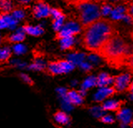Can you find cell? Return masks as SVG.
<instances>
[{
  "label": "cell",
  "mask_w": 133,
  "mask_h": 128,
  "mask_svg": "<svg viewBox=\"0 0 133 128\" xmlns=\"http://www.w3.org/2000/svg\"><path fill=\"white\" fill-rule=\"evenodd\" d=\"M28 68L30 70H34V71H37V72H43L46 71L47 65L40 60H36L31 65L28 66Z\"/></svg>",
  "instance_id": "23"
},
{
  "label": "cell",
  "mask_w": 133,
  "mask_h": 128,
  "mask_svg": "<svg viewBox=\"0 0 133 128\" xmlns=\"http://www.w3.org/2000/svg\"><path fill=\"white\" fill-rule=\"evenodd\" d=\"M116 119L124 125H131L132 122V111L128 107H120L116 113Z\"/></svg>",
  "instance_id": "7"
},
{
  "label": "cell",
  "mask_w": 133,
  "mask_h": 128,
  "mask_svg": "<svg viewBox=\"0 0 133 128\" xmlns=\"http://www.w3.org/2000/svg\"><path fill=\"white\" fill-rule=\"evenodd\" d=\"M120 128H131L130 125H124V124H121Z\"/></svg>",
  "instance_id": "38"
},
{
  "label": "cell",
  "mask_w": 133,
  "mask_h": 128,
  "mask_svg": "<svg viewBox=\"0 0 133 128\" xmlns=\"http://www.w3.org/2000/svg\"><path fill=\"white\" fill-rule=\"evenodd\" d=\"M11 15L12 16V18H15L16 20H18V21L23 19L25 17L24 12L20 9H14L11 13Z\"/></svg>",
  "instance_id": "29"
},
{
  "label": "cell",
  "mask_w": 133,
  "mask_h": 128,
  "mask_svg": "<svg viewBox=\"0 0 133 128\" xmlns=\"http://www.w3.org/2000/svg\"><path fill=\"white\" fill-rule=\"evenodd\" d=\"M79 66H80L81 68L84 72H89V71H91V69L92 68V66L88 63H86V62H84V61H83L82 63H80Z\"/></svg>",
  "instance_id": "35"
},
{
  "label": "cell",
  "mask_w": 133,
  "mask_h": 128,
  "mask_svg": "<svg viewBox=\"0 0 133 128\" xmlns=\"http://www.w3.org/2000/svg\"><path fill=\"white\" fill-rule=\"evenodd\" d=\"M93 1L96 2V3H102L104 0H93Z\"/></svg>",
  "instance_id": "40"
},
{
  "label": "cell",
  "mask_w": 133,
  "mask_h": 128,
  "mask_svg": "<svg viewBox=\"0 0 133 128\" xmlns=\"http://www.w3.org/2000/svg\"><path fill=\"white\" fill-rule=\"evenodd\" d=\"M129 1H131V2H132V0H129Z\"/></svg>",
  "instance_id": "42"
},
{
  "label": "cell",
  "mask_w": 133,
  "mask_h": 128,
  "mask_svg": "<svg viewBox=\"0 0 133 128\" xmlns=\"http://www.w3.org/2000/svg\"><path fill=\"white\" fill-rule=\"evenodd\" d=\"M55 122L61 126H69L71 123V117L68 113L65 112L63 111H57L53 116Z\"/></svg>",
  "instance_id": "14"
},
{
  "label": "cell",
  "mask_w": 133,
  "mask_h": 128,
  "mask_svg": "<svg viewBox=\"0 0 133 128\" xmlns=\"http://www.w3.org/2000/svg\"><path fill=\"white\" fill-rule=\"evenodd\" d=\"M36 5L32 8V16L37 19L51 17V8L43 0H34Z\"/></svg>",
  "instance_id": "4"
},
{
  "label": "cell",
  "mask_w": 133,
  "mask_h": 128,
  "mask_svg": "<svg viewBox=\"0 0 133 128\" xmlns=\"http://www.w3.org/2000/svg\"><path fill=\"white\" fill-rule=\"evenodd\" d=\"M71 85H72V86H77V81H73V82H72V83H71Z\"/></svg>",
  "instance_id": "39"
},
{
  "label": "cell",
  "mask_w": 133,
  "mask_h": 128,
  "mask_svg": "<svg viewBox=\"0 0 133 128\" xmlns=\"http://www.w3.org/2000/svg\"><path fill=\"white\" fill-rule=\"evenodd\" d=\"M100 119H101V121L103 123H106V124H111L115 122V117L113 116L111 114H107V113L104 114Z\"/></svg>",
  "instance_id": "32"
},
{
  "label": "cell",
  "mask_w": 133,
  "mask_h": 128,
  "mask_svg": "<svg viewBox=\"0 0 133 128\" xmlns=\"http://www.w3.org/2000/svg\"><path fill=\"white\" fill-rule=\"evenodd\" d=\"M12 57V51L9 48H5L0 49V62L1 63H7Z\"/></svg>",
  "instance_id": "25"
},
{
  "label": "cell",
  "mask_w": 133,
  "mask_h": 128,
  "mask_svg": "<svg viewBox=\"0 0 133 128\" xmlns=\"http://www.w3.org/2000/svg\"><path fill=\"white\" fill-rule=\"evenodd\" d=\"M20 77H21V79L25 82V83H27L30 86H32L33 84H34V82H33V81L32 80V78L26 73H21Z\"/></svg>",
  "instance_id": "34"
},
{
  "label": "cell",
  "mask_w": 133,
  "mask_h": 128,
  "mask_svg": "<svg viewBox=\"0 0 133 128\" xmlns=\"http://www.w3.org/2000/svg\"><path fill=\"white\" fill-rule=\"evenodd\" d=\"M51 17L52 18H66V15L59 9H51Z\"/></svg>",
  "instance_id": "31"
},
{
  "label": "cell",
  "mask_w": 133,
  "mask_h": 128,
  "mask_svg": "<svg viewBox=\"0 0 133 128\" xmlns=\"http://www.w3.org/2000/svg\"><path fill=\"white\" fill-rule=\"evenodd\" d=\"M62 1H63L66 5H72L76 8L82 4H84V3L93 1V0H62Z\"/></svg>",
  "instance_id": "28"
},
{
  "label": "cell",
  "mask_w": 133,
  "mask_h": 128,
  "mask_svg": "<svg viewBox=\"0 0 133 128\" xmlns=\"http://www.w3.org/2000/svg\"><path fill=\"white\" fill-rule=\"evenodd\" d=\"M131 73H122L120 75L114 77L113 80V87L116 92H122L124 91H127L128 86L131 83Z\"/></svg>",
  "instance_id": "5"
},
{
  "label": "cell",
  "mask_w": 133,
  "mask_h": 128,
  "mask_svg": "<svg viewBox=\"0 0 133 128\" xmlns=\"http://www.w3.org/2000/svg\"><path fill=\"white\" fill-rule=\"evenodd\" d=\"M75 36H77L76 33L73 32L72 30H70L68 28H62L58 32H56L55 39L61 40V39L66 38H74Z\"/></svg>",
  "instance_id": "17"
},
{
  "label": "cell",
  "mask_w": 133,
  "mask_h": 128,
  "mask_svg": "<svg viewBox=\"0 0 133 128\" xmlns=\"http://www.w3.org/2000/svg\"><path fill=\"white\" fill-rule=\"evenodd\" d=\"M22 29L25 32V34H28L34 37H39L44 33V29L40 25L33 27L31 25H28V24H25V25L22 27Z\"/></svg>",
  "instance_id": "13"
},
{
  "label": "cell",
  "mask_w": 133,
  "mask_h": 128,
  "mask_svg": "<svg viewBox=\"0 0 133 128\" xmlns=\"http://www.w3.org/2000/svg\"><path fill=\"white\" fill-rule=\"evenodd\" d=\"M97 77V86L99 87L102 86H110L113 84L114 77H111L107 72H101Z\"/></svg>",
  "instance_id": "11"
},
{
  "label": "cell",
  "mask_w": 133,
  "mask_h": 128,
  "mask_svg": "<svg viewBox=\"0 0 133 128\" xmlns=\"http://www.w3.org/2000/svg\"><path fill=\"white\" fill-rule=\"evenodd\" d=\"M60 98H61V108H62V110L66 113L71 112V111L73 110L74 106L69 102L68 97H66V96H63V97H61Z\"/></svg>",
  "instance_id": "20"
},
{
  "label": "cell",
  "mask_w": 133,
  "mask_h": 128,
  "mask_svg": "<svg viewBox=\"0 0 133 128\" xmlns=\"http://www.w3.org/2000/svg\"><path fill=\"white\" fill-rule=\"evenodd\" d=\"M81 45L86 50L97 55L112 36L118 32L117 23L102 17L82 30Z\"/></svg>",
  "instance_id": "1"
},
{
  "label": "cell",
  "mask_w": 133,
  "mask_h": 128,
  "mask_svg": "<svg viewBox=\"0 0 133 128\" xmlns=\"http://www.w3.org/2000/svg\"><path fill=\"white\" fill-rule=\"evenodd\" d=\"M14 9L12 0H0V16L11 14Z\"/></svg>",
  "instance_id": "15"
},
{
  "label": "cell",
  "mask_w": 133,
  "mask_h": 128,
  "mask_svg": "<svg viewBox=\"0 0 133 128\" xmlns=\"http://www.w3.org/2000/svg\"><path fill=\"white\" fill-rule=\"evenodd\" d=\"M46 71H47L49 74H51V75H53V76L63 74L58 61L48 62V65H47V68H46Z\"/></svg>",
  "instance_id": "16"
},
{
  "label": "cell",
  "mask_w": 133,
  "mask_h": 128,
  "mask_svg": "<svg viewBox=\"0 0 133 128\" xmlns=\"http://www.w3.org/2000/svg\"><path fill=\"white\" fill-rule=\"evenodd\" d=\"M116 92V90L113 86H102L99 87V89L94 93L93 95V101L95 102L101 103L106 99L110 98L111 96H113Z\"/></svg>",
  "instance_id": "6"
},
{
  "label": "cell",
  "mask_w": 133,
  "mask_h": 128,
  "mask_svg": "<svg viewBox=\"0 0 133 128\" xmlns=\"http://www.w3.org/2000/svg\"><path fill=\"white\" fill-rule=\"evenodd\" d=\"M12 51L16 54H23L25 52H26V48H25L24 45L20 44V43H17L15 46L12 48Z\"/></svg>",
  "instance_id": "33"
},
{
  "label": "cell",
  "mask_w": 133,
  "mask_h": 128,
  "mask_svg": "<svg viewBox=\"0 0 133 128\" xmlns=\"http://www.w3.org/2000/svg\"><path fill=\"white\" fill-rule=\"evenodd\" d=\"M103 3H107L111 4L112 7H115L116 5H119V4H127L129 3H131V1L129 0H104Z\"/></svg>",
  "instance_id": "30"
},
{
  "label": "cell",
  "mask_w": 133,
  "mask_h": 128,
  "mask_svg": "<svg viewBox=\"0 0 133 128\" xmlns=\"http://www.w3.org/2000/svg\"><path fill=\"white\" fill-rule=\"evenodd\" d=\"M100 5L101 3L91 1L76 7L77 12V22L79 23L82 30L91 23L102 17L101 14Z\"/></svg>",
  "instance_id": "3"
},
{
  "label": "cell",
  "mask_w": 133,
  "mask_h": 128,
  "mask_svg": "<svg viewBox=\"0 0 133 128\" xmlns=\"http://www.w3.org/2000/svg\"><path fill=\"white\" fill-rule=\"evenodd\" d=\"M97 56L114 68H120L122 65L132 66L131 46L120 35L119 32L107 41Z\"/></svg>",
  "instance_id": "2"
},
{
  "label": "cell",
  "mask_w": 133,
  "mask_h": 128,
  "mask_svg": "<svg viewBox=\"0 0 133 128\" xmlns=\"http://www.w3.org/2000/svg\"><path fill=\"white\" fill-rule=\"evenodd\" d=\"M2 42V38H1V36H0V43Z\"/></svg>",
  "instance_id": "41"
},
{
  "label": "cell",
  "mask_w": 133,
  "mask_h": 128,
  "mask_svg": "<svg viewBox=\"0 0 133 128\" xmlns=\"http://www.w3.org/2000/svg\"><path fill=\"white\" fill-rule=\"evenodd\" d=\"M86 55L83 54V53H75V54L70 55L69 57V61H71L72 63L76 66V65H80V63H82L83 61H84Z\"/></svg>",
  "instance_id": "24"
},
{
  "label": "cell",
  "mask_w": 133,
  "mask_h": 128,
  "mask_svg": "<svg viewBox=\"0 0 133 128\" xmlns=\"http://www.w3.org/2000/svg\"><path fill=\"white\" fill-rule=\"evenodd\" d=\"M127 14V6L125 4H119L113 7L111 13V19L114 21L124 19L125 16Z\"/></svg>",
  "instance_id": "8"
},
{
  "label": "cell",
  "mask_w": 133,
  "mask_h": 128,
  "mask_svg": "<svg viewBox=\"0 0 133 128\" xmlns=\"http://www.w3.org/2000/svg\"><path fill=\"white\" fill-rule=\"evenodd\" d=\"M57 92L58 94V96L60 97H63L66 95V92H68V89L65 88V87H58L57 89Z\"/></svg>",
  "instance_id": "36"
},
{
  "label": "cell",
  "mask_w": 133,
  "mask_h": 128,
  "mask_svg": "<svg viewBox=\"0 0 133 128\" xmlns=\"http://www.w3.org/2000/svg\"><path fill=\"white\" fill-rule=\"evenodd\" d=\"M66 18H52V27L55 32H58L62 28L64 24V20Z\"/></svg>",
  "instance_id": "27"
},
{
  "label": "cell",
  "mask_w": 133,
  "mask_h": 128,
  "mask_svg": "<svg viewBox=\"0 0 133 128\" xmlns=\"http://www.w3.org/2000/svg\"><path fill=\"white\" fill-rule=\"evenodd\" d=\"M112 9H113V7L107 3H101V5H100L101 14L102 17H107V16L110 15L112 11Z\"/></svg>",
  "instance_id": "26"
},
{
  "label": "cell",
  "mask_w": 133,
  "mask_h": 128,
  "mask_svg": "<svg viewBox=\"0 0 133 128\" xmlns=\"http://www.w3.org/2000/svg\"><path fill=\"white\" fill-rule=\"evenodd\" d=\"M102 106L105 111H116L122 106V102L116 99L107 98L102 102Z\"/></svg>",
  "instance_id": "9"
},
{
  "label": "cell",
  "mask_w": 133,
  "mask_h": 128,
  "mask_svg": "<svg viewBox=\"0 0 133 128\" xmlns=\"http://www.w3.org/2000/svg\"><path fill=\"white\" fill-rule=\"evenodd\" d=\"M61 48L63 50H73L74 48V38H66L61 39Z\"/></svg>",
  "instance_id": "22"
},
{
  "label": "cell",
  "mask_w": 133,
  "mask_h": 128,
  "mask_svg": "<svg viewBox=\"0 0 133 128\" xmlns=\"http://www.w3.org/2000/svg\"><path fill=\"white\" fill-rule=\"evenodd\" d=\"M57 61L61 66V68L63 73H68L72 72L75 68V65L69 60H57Z\"/></svg>",
  "instance_id": "21"
},
{
  "label": "cell",
  "mask_w": 133,
  "mask_h": 128,
  "mask_svg": "<svg viewBox=\"0 0 133 128\" xmlns=\"http://www.w3.org/2000/svg\"><path fill=\"white\" fill-rule=\"evenodd\" d=\"M97 86V77L94 76H89L82 82L81 85V89L85 90L87 92V90L94 87Z\"/></svg>",
  "instance_id": "18"
},
{
  "label": "cell",
  "mask_w": 133,
  "mask_h": 128,
  "mask_svg": "<svg viewBox=\"0 0 133 128\" xmlns=\"http://www.w3.org/2000/svg\"><path fill=\"white\" fill-rule=\"evenodd\" d=\"M25 36H26V34L23 31L22 28H21V29H19L16 33L11 36L5 37L3 39H2V42L8 43H20L21 42L24 41Z\"/></svg>",
  "instance_id": "12"
},
{
  "label": "cell",
  "mask_w": 133,
  "mask_h": 128,
  "mask_svg": "<svg viewBox=\"0 0 133 128\" xmlns=\"http://www.w3.org/2000/svg\"><path fill=\"white\" fill-rule=\"evenodd\" d=\"M89 112H90V114L93 117L100 119L104 114L106 113V111H104V109L102 108V106L96 105V106H93L90 107V108H89Z\"/></svg>",
  "instance_id": "19"
},
{
  "label": "cell",
  "mask_w": 133,
  "mask_h": 128,
  "mask_svg": "<svg viewBox=\"0 0 133 128\" xmlns=\"http://www.w3.org/2000/svg\"><path fill=\"white\" fill-rule=\"evenodd\" d=\"M18 1L20 3V4H23V5H26L28 3H29L31 1H33V0H18Z\"/></svg>",
  "instance_id": "37"
},
{
  "label": "cell",
  "mask_w": 133,
  "mask_h": 128,
  "mask_svg": "<svg viewBox=\"0 0 133 128\" xmlns=\"http://www.w3.org/2000/svg\"><path fill=\"white\" fill-rule=\"evenodd\" d=\"M66 97H68L69 102L73 106H81L82 105L83 102H84V97L79 93L78 91L76 90H68Z\"/></svg>",
  "instance_id": "10"
}]
</instances>
